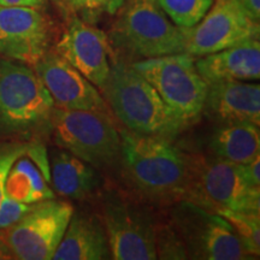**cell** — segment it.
I'll return each mask as SVG.
<instances>
[{"label":"cell","mask_w":260,"mask_h":260,"mask_svg":"<svg viewBox=\"0 0 260 260\" xmlns=\"http://www.w3.org/2000/svg\"><path fill=\"white\" fill-rule=\"evenodd\" d=\"M198 73L207 84L260 79L259 39L242 42L195 59Z\"/></svg>","instance_id":"cell-16"},{"label":"cell","mask_w":260,"mask_h":260,"mask_svg":"<svg viewBox=\"0 0 260 260\" xmlns=\"http://www.w3.org/2000/svg\"><path fill=\"white\" fill-rule=\"evenodd\" d=\"M155 252L157 259H188L183 241L171 220L155 226Z\"/></svg>","instance_id":"cell-23"},{"label":"cell","mask_w":260,"mask_h":260,"mask_svg":"<svg viewBox=\"0 0 260 260\" xmlns=\"http://www.w3.org/2000/svg\"><path fill=\"white\" fill-rule=\"evenodd\" d=\"M112 28L117 46L142 58L186 53L187 28L169 21L153 0H126Z\"/></svg>","instance_id":"cell-4"},{"label":"cell","mask_w":260,"mask_h":260,"mask_svg":"<svg viewBox=\"0 0 260 260\" xmlns=\"http://www.w3.org/2000/svg\"><path fill=\"white\" fill-rule=\"evenodd\" d=\"M123 174L144 199L159 204L187 200L190 181V155L170 140L121 130Z\"/></svg>","instance_id":"cell-1"},{"label":"cell","mask_w":260,"mask_h":260,"mask_svg":"<svg viewBox=\"0 0 260 260\" xmlns=\"http://www.w3.org/2000/svg\"><path fill=\"white\" fill-rule=\"evenodd\" d=\"M132 67L151 84L183 125L193 124L203 115L209 84L188 53L145 58Z\"/></svg>","instance_id":"cell-5"},{"label":"cell","mask_w":260,"mask_h":260,"mask_svg":"<svg viewBox=\"0 0 260 260\" xmlns=\"http://www.w3.org/2000/svg\"><path fill=\"white\" fill-rule=\"evenodd\" d=\"M216 213L229 222L249 255L254 258L260 254V213L237 212L225 209L218 210Z\"/></svg>","instance_id":"cell-21"},{"label":"cell","mask_w":260,"mask_h":260,"mask_svg":"<svg viewBox=\"0 0 260 260\" xmlns=\"http://www.w3.org/2000/svg\"><path fill=\"white\" fill-rule=\"evenodd\" d=\"M210 151L216 158L236 164H246L260 152L259 125L233 123L217 126L210 139Z\"/></svg>","instance_id":"cell-19"},{"label":"cell","mask_w":260,"mask_h":260,"mask_svg":"<svg viewBox=\"0 0 260 260\" xmlns=\"http://www.w3.org/2000/svg\"><path fill=\"white\" fill-rule=\"evenodd\" d=\"M48 162L52 188L60 197L84 200L95 194L103 186V177L98 169L67 149H53Z\"/></svg>","instance_id":"cell-18"},{"label":"cell","mask_w":260,"mask_h":260,"mask_svg":"<svg viewBox=\"0 0 260 260\" xmlns=\"http://www.w3.org/2000/svg\"><path fill=\"white\" fill-rule=\"evenodd\" d=\"M34 70L53 99L63 110H89L111 115L105 99L93 83L68 63L57 52H47Z\"/></svg>","instance_id":"cell-13"},{"label":"cell","mask_w":260,"mask_h":260,"mask_svg":"<svg viewBox=\"0 0 260 260\" xmlns=\"http://www.w3.org/2000/svg\"><path fill=\"white\" fill-rule=\"evenodd\" d=\"M47 0H0V6H23V8L41 9Z\"/></svg>","instance_id":"cell-29"},{"label":"cell","mask_w":260,"mask_h":260,"mask_svg":"<svg viewBox=\"0 0 260 260\" xmlns=\"http://www.w3.org/2000/svg\"><path fill=\"white\" fill-rule=\"evenodd\" d=\"M259 22L253 21L236 0H216L194 27L187 28L186 53L203 57L242 42L259 39Z\"/></svg>","instance_id":"cell-11"},{"label":"cell","mask_w":260,"mask_h":260,"mask_svg":"<svg viewBox=\"0 0 260 260\" xmlns=\"http://www.w3.org/2000/svg\"><path fill=\"white\" fill-rule=\"evenodd\" d=\"M54 103L27 64L0 59V132L29 134L51 126Z\"/></svg>","instance_id":"cell-3"},{"label":"cell","mask_w":260,"mask_h":260,"mask_svg":"<svg viewBox=\"0 0 260 260\" xmlns=\"http://www.w3.org/2000/svg\"><path fill=\"white\" fill-rule=\"evenodd\" d=\"M54 260L112 259L103 220L96 214L73 213L63 239L54 252Z\"/></svg>","instance_id":"cell-17"},{"label":"cell","mask_w":260,"mask_h":260,"mask_svg":"<svg viewBox=\"0 0 260 260\" xmlns=\"http://www.w3.org/2000/svg\"><path fill=\"white\" fill-rule=\"evenodd\" d=\"M110 2L111 0H54L61 11L83 21H92L104 12L110 15Z\"/></svg>","instance_id":"cell-24"},{"label":"cell","mask_w":260,"mask_h":260,"mask_svg":"<svg viewBox=\"0 0 260 260\" xmlns=\"http://www.w3.org/2000/svg\"><path fill=\"white\" fill-rule=\"evenodd\" d=\"M217 124H260V86L247 81L209 84L204 111Z\"/></svg>","instance_id":"cell-15"},{"label":"cell","mask_w":260,"mask_h":260,"mask_svg":"<svg viewBox=\"0 0 260 260\" xmlns=\"http://www.w3.org/2000/svg\"><path fill=\"white\" fill-rule=\"evenodd\" d=\"M56 52L94 86L102 88L111 69V45L107 35L87 21L71 18Z\"/></svg>","instance_id":"cell-14"},{"label":"cell","mask_w":260,"mask_h":260,"mask_svg":"<svg viewBox=\"0 0 260 260\" xmlns=\"http://www.w3.org/2000/svg\"><path fill=\"white\" fill-rule=\"evenodd\" d=\"M102 90L110 110L130 132L172 140L186 129L132 65L112 64Z\"/></svg>","instance_id":"cell-2"},{"label":"cell","mask_w":260,"mask_h":260,"mask_svg":"<svg viewBox=\"0 0 260 260\" xmlns=\"http://www.w3.org/2000/svg\"><path fill=\"white\" fill-rule=\"evenodd\" d=\"M51 128L58 147L98 170L111 168L121 157V135L109 113L54 107Z\"/></svg>","instance_id":"cell-6"},{"label":"cell","mask_w":260,"mask_h":260,"mask_svg":"<svg viewBox=\"0 0 260 260\" xmlns=\"http://www.w3.org/2000/svg\"><path fill=\"white\" fill-rule=\"evenodd\" d=\"M27 154V153H25ZM25 154L14 162L6 178L5 194L24 204L54 199L56 194L48 186L44 171L32 158Z\"/></svg>","instance_id":"cell-20"},{"label":"cell","mask_w":260,"mask_h":260,"mask_svg":"<svg viewBox=\"0 0 260 260\" xmlns=\"http://www.w3.org/2000/svg\"><path fill=\"white\" fill-rule=\"evenodd\" d=\"M31 206L32 204L21 203L5 194L0 201V229H8L17 223L31 209Z\"/></svg>","instance_id":"cell-26"},{"label":"cell","mask_w":260,"mask_h":260,"mask_svg":"<svg viewBox=\"0 0 260 260\" xmlns=\"http://www.w3.org/2000/svg\"><path fill=\"white\" fill-rule=\"evenodd\" d=\"M170 220L183 241L188 259H253L229 222L213 211L180 200L172 205Z\"/></svg>","instance_id":"cell-8"},{"label":"cell","mask_w":260,"mask_h":260,"mask_svg":"<svg viewBox=\"0 0 260 260\" xmlns=\"http://www.w3.org/2000/svg\"><path fill=\"white\" fill-rule=\"evenodd\" d=\"M51 23L40 9L0 6V56L35 65L48 52Z\"/></svg>","instance_id":"cell-12"},{"label":"cell","mask_w":260,"mask_h":260,"mask_svg":"<svg viewBox=\"0 0 260 260\" xmlns=\"http://www.w3.org/2000/svg\"><path fill=\"white\" fill-rule=\"evenodd\" d=\"M112 259L154 260L157 220L149 209L116 190L102 197V217Z\"/></svg>","instance_id":"cell-9"},{"label":"cell","mask_w":260,"mask_h":260,"mask_svg":"<svg viewBox=\"0 0 260 260\" xmlns=\"http://www.w3.org/2000/svg\"><path fill=\"white\" fill-rule=\"evenodd\" d=\"M241 168L249 183L260 187V155L255 157L252 161L241 164Z\"/></svg>","instance_id":"cell-27"},{"label":"cell","mask_w":260,"mask_h":260,"mask_svg":"<svg viewBox=\"0 0 260 260\" xmlns=\"http://www.w3.org/2000/svg\"><path fill=\"white\" fill-rule=\"evenodd\" d=\"M0 259H14L11 252H10L9 247L6 246L4 240H3L2 234H0Z\"/></svg>","instance_id":"cell-30"},{"label":"cell","mask_w":260,"mask_h":260,"mask_svg":"<svg viewBox=\"0 0 260 260\" xmlns=\"http://www.w3.org/2000/svg\"><path fill=\"white\" fill-rule=\"evenodd\" d=\"M172 23L181 28H191L207 14L213 0H155Z\"/></svg>","instance_id":"cell-22"},{"label":"cell","mask_w":260,"mask_h":260,"mask_svg":"<svg viewBox=\"0 0 260 260\" xmlns=\"http://www.w3.org/2000/svg\"><path fill=\"white\" fill-rule=\"evenodd\" d=\"M73 213L69 201H39L17 223L0 234L14 259L48 260L53 258Z\"/></svg>","instance_id":"cell-10"},{"label":"cell","mask_w":260,"mask_h":260,"mask_svg":"<svg viewBox=\"0 0 260 260\" xmlns=\"http://www.w3.org/2000/svg\"><path fill=\"white\" fill-rule=\"evenodd\" d=\"M30 146L28 144H14L0 148V201L5 195V183L10 169L19 157L27 153Z\"/></svg>","instance_id":"cell-25"},{"label":"cell","mask_w":260,"mask_h":260,"mask_svg":"<svg viewBox=\"0 0 260 260\" xmlns=\"http://www.w3.org/2000/svg\"><path fill=\"white\" fill-rule=\"evenodd\" d=\"M187 200L217 212L260 213V188L243 174L241 164L219 158L190 155V181Z\"/></svg>","instance_id":"cell-7"},{"label":"cell","mask_w":260,"mask_h":260,"mask_svg":"<svg viewBox=\"0 0 260 260\" xmlns=\"http://www.w3.org/2000/svg\"><path fill=\"white\" fill-rule=\"evenodd\" d=\"M240 6L245 10L247 15L251 17L253 21L259 22L260 18V0H236Z\"/></svg>","instance_id":"cell-28"},{"label":"cell","mask_w":260,"mask_h":260,"mask_svg":"<svg viewBox=\"0 0 260 260\" xmlns=\"http://www.w3.org/2000/svg\"><path fill=\"white\" fill-rule=\"evenodd\" d=\"M153 2H155V0H153Z\"/></svg>","instance_id":"cell-31"}]
</instances>
